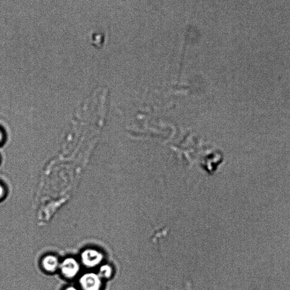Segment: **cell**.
<instances>
[{"label": "cell", "mask_w": 290, "mask_h": 290, "mask_svg": "<svg viewBox=\"0 0 290 290\" xmlns=\"http://www.w3.org/2000/svg\"><path fill=\"white\" fill-rule=\"evenodd\" d=\"M80 258L82 264L87 267L95 268L102 262L103 255L97 250L88 248L82 252Z\"/></svg>", "instance_id": "cell-2"}, {"label": "cell", "mask_w": 290, "mask_h": 290, "mask_svg": "<svg viewBox=\"0 0 290 290\" xmlns=\"http://www.w3.org/2000/svg\"><path fill=\"white\" fill-rule=\"evenodd\" d=\"M64 290H80V289L77 287H75L69 286V287L65 288Z\"/></svg>", "instance_id": "cell-7"}, {"label": "cell", "mask_w": 290, "mask_h": 290, "mask_svg": "<svg viewBox=\"0 0 290 290\" xmlns=\"http://www.w3.org/2000/svg\"><path fill=\"white\" fill-rule=\"evenodd\" d=\"M5 194H6V191H5L3 185L0 184V199H2L4 197Z\"/></svg>", "instance_id": "cell-6"}, {"label": "cell", "mask_w": 290, "mask_h": 290, "mask_svg": "<svg viewBox=\"0 0 290 290\" xmlns=\"http://www.w3.org/2000/svg\"><path fill=\"white\" fill-rule=\"evenodd\" d=\"M98 275L103 279H108L112 276V268L110 265L104 264L99 268Z\"/></svg>", "instance_id": "cell-5"}, {"label": "cell", "mask_w": 290, "mask_h": 290, "mask_svg": "<svg viewBox=\"0 0 290 290\" xmlns=\"http://www.w3.org/2000/svg\"><path fill=\"white\" fill-rule=\"evenodd\" d=\"M79 285L82 290H101L102 279L97 273H85L79 279Z\"/></svg>", "instance_id": "cell-1"}, {"label": "cell", "mask_w": 290, "mask_h": 290, "mask_svg": "<svg viewBox=\"0 0 290 290\" xmlns=\"http://www.w3.org/2000/svg\"><path fill=\"white\" fill-rule=\"evenodd\" d=\"M4 139L3 133L1 130H0V144L2 143Z\"/></svg>", "instance_id": "cell-8"}, {"label": "cell", "mask_w": 290, "mask_h": 290, "mask_svg": "<svg viewBox=\"0 0 290 290\" xmlns=\"http://www.w3.org/2000/svg\"><path fill=\"white\" fill-rule=\"evenodd\" d=\"M59 269L65 278L72 279L79 273L80 265L77 260L73 258H68L62 261Z\"/></svg>", "instance_id": "cell-3"}, {"label": "cell", "mask_w": 290, "mask_h": 290, "mask_svg": "<svg viewBox=\"0 0 290 290\" xmlns=\"http://www.w3.org/2000/svg\"><path fill=\"white\" fill-rule=\"evenodd\" d=\"M60 263L59 260L54 255H48L42 260L43 268L50 273L55 272L59 269Z\"/></svg>", "instance_id": "cell-4"}]
</instances>
